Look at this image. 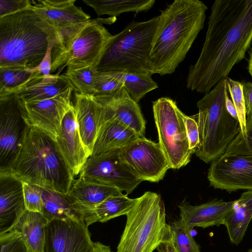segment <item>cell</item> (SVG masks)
<instances>
[{
	"instance_id": "obj_1",
	"label": "cell",
	"mask_w": 252,
	"mask_h": 252,
	"mask_svg": "<svg viewBox=\"0 0 252 252\" xmlns=\"http://www.w3.org/2000/svg\"><path fill=\"white\" fill-rule=\"evenodd\" d=\"M199 56L191 64L187 88L206 94L228 77L252 42V0H216Z\"/></svg>"
},
{
	"instance_id": "obj_2",
	"label": "cell",
	"mask_w": 252,
	"mask_h": 252,
	"mask_svg": "<svg viewBox=\"0 0 252 252\" xmlns=\"http://www.w3.org/2000/svg\"><path fill=\"white\" fill-rule=\"evenodd\" d=\"M207 5L199 0H175L161 11L150 54L151 72L174 73L203 29Z\"/></svg>"
},
{
	"instance_id": "obj_3",
	"label": "cell",
	"mask_w": 252,
	"mask_h": 252,
	"mask_svg": "<svg viewBox=\"0 0 252 252\" xmlns=\"http://www.w3.org/2000/svg\"><path fill=\"white\" fill-rule=\"evenodd\" d=\"M58 41V32L31 6L0 17V68L32 69Z\"/></svg>"
},
{
	"instance_id": "obj_4",
	"label": "cell",
	"mask_w": 252,
	"mask_h": 252,
	"mask_svg": "<svg viewBox=\"0 0 252 252\" xmlns=\"http://www.w3.org/2000/svg\"><path fill=\"white\" fill-rule=\"evenodd\" d=\"M10 171L23 182L64 194L68 193L74 181L56 141L30 126Z\"/></svg>"
},
{
	"instance_id": "obj_5",
	"label": "cell",
	"mask_w": 252,
	"mask_h": 252,
	"mask_svg": "<svg viewBox=\"0 0 252 252\" xmlns=\"http://www.w3.org/2000/svg\"><path fill=\"white\" fill-rule=\"evenodd\" d=\"M227 91L226 78L197 102L198 113L191 116L197 124L199 135L200 143L195 154L206 163L221 155L241 131L239 122L226 109Z\"/></svg>"
},
{
	"instance_id": "obj_6",
	"label": "cell",
	"mask_w": 252,
	"mask_h": 252,
	"mask_svg": "<svg viewBox=\"0 0 252 252\" xmlns=\"http://www.w3.org/2000/svg\"><path fill=\"white\" fill-rule=\"evenodd\" d=\"M116 20V17H98L58 31L59 41L52 52L51 72L58 69L60 72L65 66L70 69L96 67L113 35L103 25H111Z\"/></svg>"
},
{
	"instance_id": "obj_7",
	"label": "cell",
	"mask_w": 252,
	"mask_h": 252,
	"mask_svg": "<svg viewBox=\"0 0 252 252\" xmlns=\"http://www.w3.org/2000/svg\"><path fill=\"white\" fill-rule=\"evenodd\" d=\"M159 20V15L146 21H133L112 35L96 67L97 71L151 73L150 54Z\"/></svg>"
},
{
	"instance_id": "obj_8",
	"label": "cell",
	"mask_w": 252,
	"mask_h": 252,
	"mask_svg": "<svg viewBox=\"0 0 252 252\" xmlns=\"http://www.w3.org/2000/svg\"><path fill=\"white\" fill-rule=\"evenodd\" d=\"M126 216L117 252H153L171 237L164 202L157 193L147 191L135 198Z\"/></svg>"
},
{
	"instance_id": "obj_9",
	"label": "cell",
	"mask_w": 252,
	"mask_h": 252,
	"mask_svg": "<svg viewBox=\"0 0 252 252\" xmlns=\"http://www.w3.org/2000/svg\"><path fill=\"white\" fill-rule=\"evenodd\" d=\"M153 111L158 143L170 168L187 165L194 153L189 149L183 112L170 98L162 97L153 102Z\"/></svg>"
},
{
	"instance_id": "obj_10",
	"label": "cell",
	"mask_w": 252,
	"mask_h": 252,
	"mask_svg": "<svg viewBox=\"0 0 252 252\" xmlns=\"http://www.w3.org/2000/svg\"><path fill=\"white\" fill-rule=\"evenodd\" d=\"M210 186L228 192L252 190V151L240 131L223 153L212 162L207 174Z\"/></svg>"
},
{
	"instance_id": "obj_11",
	"label": "cell",
	"mask_w": 252,
	"mask_h": 252,
	"mask_svg": "<svg viewBox=\"0 0 252 252\" xmlns=\"http://www.w3.org/2000/svg\"><path fill=\"white\" fill-rule=\"evenodd\" d=\"M21 100L15 94L0 97V171H8L29 128Z\"/></svg>"
},
{
	"instance_id": "obj_12",
	"label": "cell",
	"mask_w": 252,
	"mask_h": 252,
	"mask_svg": "<svg viewBox=\"0 0 252 252\" xmlns=\"http://www.w3.org/2000/svg\"><path fill=\"white\" fill-rule=\"evenodd\" d=\"M79 177L117 188L126 195L131 193L142 182L122 159L119 150L89 157Z\"/></svg>"
},
{
	"instance_id": "obj_13",
	"label": "cell",
	"mask_w": 252,
	"mask_h": 252,
	"mask_svg": "<svg viewBox=\"0 0 252 252\" xmlns=\"http://www.w3.org/2000/svg\"><path fill=\"white\" fill-rule=\"evenodd\" d=\"M119 152L123 161L142 181L158 183L170 168L159 144L145 137H139Z\"/></svg>"
},
{
	"instance_id": "obj_14",
	"label": "cell",
	"mask_w": 252,
	"mask_h": 252,
	"mask_svg": "<svg viewBox=\"0 0 252 252\" xmlns=\"http://www.w3.org/2000/svg\"><path fill=\"white\" fill-rule=\"evenodd\" d=\"M94 242L82 220H52L45 228L43 252H92Z\"/></svg>"
},
{
	"instance_id": "obj_15",
	"label": "cell",
	"mask_w": 252,
	"mask_h": 252,
	"mask_svg": "<svg viewBox=\"0 0 252 252\" xmlns=\"http://www.w3.org/2000/svg\"><path fill=\"white\" fill-rule=\"evenodd\" d=\"M73 91L71 87L49 99L27 102L21 101L29 126L46 133L55 140L65 115L73 104L71 101Z\"/></svg>"
},
{
	"instance_id": "obj_16",
	"label": "cell",
	"mask_w": 252,
	"mask_h": 252,
	"mask_svg": "<svg viewBox=\"0 0 252 252\" xmlns=\"http://www.w3.org/2000/svg\"><path fill=\"white\" fill-rule=\"evenodd\" d=\"M94 97L101 105V118L117 119L139 137H145L146 121L140 107L130 97L124 87L113 94Z\"/></svg>"
},
{
	"instance_id": "obj_17",
	"label": "cell",
	"mask_w": 252,
	"mask_h": 252,
	"mask_svg": "<svg viewBox=\"0 0 252 252\" xmlns=\"http://www.w3.org/2000/svg\"><path fill=\"white\" fill-rule=\"evenodd\" d=\"M26 210L22 180L11 171H0V234L10 231Z\"/></svg>"
},
{
	"instance_id": "obj_18",
	"label": "cell",
	"mask_w": 252,
	"mask_h": 252,
	"mask_svg": "<svg viewBox=\"0 0 252 252\" xmlns=\"http://www.w3.org/2000/svg\"><path fill=\"white\" fill-rule=\"evenodd\" d=\"M55 141L73 176L79 174L89 156L80 135L74 104L65 115Z\"/></svg>"
},
{
	"instance_id": "obj_19",
	"label": "cell",
	"mask_w": 252,
	"mask_h": 252,
	"mask_svg": "<svg viewBox=\"0 0 252 252\" xmlns=\"http://www.w3.org/2000/svg\"><path fill=\"white\" fill-rule=\"evenodd\" d=\"M76 0H31V8L57 32L75 24L91 20V16L81 7L75 5Z\"/></svg>"
},
{
	"instance_id": "obj_20",
	"label": "cell",
	"mask_w": 252,
	"mask_h": 252,
	"mask_svg": "<svg viewBox=\"0 0 252 252\" xmlns=\"http://www.w3.org/2000/svg\"><path fill=\"white\" fill-rule=\"evenodd\" d=\"M235 200L225 201L215 199L198 205L182 202L178 207L180 219L190 229L194 227L206 228L225 225V220L233 208Z\"/></svg>"
},
{
	"instance_id": "obj_21",
	"label": "cell",
	"mask_w": 252,
	"mask_h": 252,
	"mask_svg": "<svg viewBox=\"0 0 252 252\" xmlns=\"http://www.w3.org/2000/svg\"><path fill=\"white\" fill-rule=\"evenodd\" d=\"M74 105L80 135L87 153L90 157L100 126L101 107L94 96L76 92Z\"/></svg>"
},
{
	"instance_id": "obj_22",
	"label": "cell",
	"mask_w": 252,
	"mask_h": 252,
	"mask_svg": "<svg viewBox=\"0 0 252 252\" xmlns=\"http://www.w3.org/2000/svg\"><path fill=\"white\" fill-rule=\"evenodd\" d=\"M33 72L27 82L13 93L22 102L49 99L72 87L63 74H51L46 76L37 72Z\"/></svg>"
},
{
	"instance_id": "obj_23",
	"label": "cell",
	"mask_w": 252,
	"mask_h": 252,
	"mask_svg": "<svg viewBox=\"0 0 252 252\" xmlns=\"http://www.w3.org/2000/svg\"><path fill=\"white\" fill-rule=\"evenodd\" d=\"M138 137L133 130L118 120L101 117L92 155L120 150Z\"/></svg>"
},
{
	"instance_id": "obj_24",
	"label": "cell",
	"mask_w": 252,
	"mask_h": 252,
	"mask_svg": "<svg viewBox=\"0 0 252 252\" xmlns=\"http://www.w3.org/2000/svg\"><path fill=\"white\" fill-rule=\"evenodd\" d=\"M114 186L91 182L79 177L74 180L68 195L86 210H92L111 196L122 195Z\"/></svg>"
},
{
	"instance_id": "obj_25",
	"label": "cell",
	"mask_w": 252,
	"mask_h": 252,
	"mask_svg": "<svg viewBox=\"0 0 252 252\" xmlns=\"http://www.w3.org/2000/svg\"><path fill=\"white\" fill-rule=\"evenodd\" d=\"M40 189L43 203L41 213L48 221L55 219H77L84 221L86 211L67 194L42 188Z\"/></svg>"
},
{
	"instance_id": "obj_26",
	"label": "cell",
	"mask_w": 252,
	"mask_h": 252,
	"mask_svg": "<svg viewBox=\"0 0 252 252\" xmlns=\"http://www.w3.org/2000/svg\"><path fill=\"white\" fill-rule=\"evenodd\" d=\"M48 222L41 213L26 210L11 230L21 234L31 252H43Z\"/></svg>"
},
{
	"instance_id": "obj_27",
	"label": "cell",
	"mask_w": 252,
	"mask_h": 252,
	"mask_svg": "<svg viewBox=\"0 0 252 252\" xmlns=\"http://www.w3.org/2000/svg\"><path fill=\"white\" fill-rule=\"evenodd\" d=\"M252 219V190H248L235 200L225 220L224 225L232 243L238 245L242 241Z\"/></svg>"
},
{
	"instance_id": "obj_28",
	"label": "cell",
	"mask_w": 252,
	"mask_h": 252,
	"mask_svg": "<svg viewBox=\"0 0 252 252\" xmlns=\"http://www.w3.org/2000/svg\"><path fill=\"white\" fill-rule=\"evenodd\" d=\"M134 199L126 194L111 196L89 210L84 220L89 226L96 222H104L113 218L126 215L133 205Z\"/></svg>"
},
{
	"instance_id": "obj_29",
	"label": "cell",
	"mask_w": 252,
	"mask_h": 252,
	"mask_svg": "<svg viewBox=\"0 0 252 252\" xmlns=\"http://www.w3.org/2000/svg\"><path fill=\"white\" fill-rule=\"evenodd\" d=\"M91 7L98 17L103 15L117 17L125 12H140L150 9L155 0H83Z\"/></svg>"
},
{
	"instance_id": "obj_30",
	"label": "cell",
	"mask_w": 252,
	"mask_h": 252,
	"mask_svg": "<svg viewBox=\"0 0 252 252\" xmlns=\"http://www.w3.org/2000/svg\"><path fill=\"white\" fill-rule=\"evenodd\" d=\"M96 71L95 66L90 65L74 69L67 68L63 75L76 93L94 96L95 94L94 82Z\"/></svg>"
},
{
	"instance_id": "obj_31",
	"label": "cell",
	"mask_w": 252,
	"mask_h": 252,
	"mask_svg": "<svg viewBox=\"0 0 252 252\" xmlns=\"http://www.w3.org/2000/svg\"><path fill=\"white\" fill-rule=\"evenodd\" d=\"M151 73H126L124 87L130 97L138 103L149 92L158 87Z\"/></svg>"
},
{
	"instance_id": "obj_32",
	"label": "cell",
	"mask_w": 252,
	"mask_h": 252,
	"mask_svg": "<svg viewBox=\"0 0 252 252\" xmlns=\"http://www.w3.org/2000/svg\"><path fill=\"white\" fill-rule=\"evenodd\" d=\"M33 73L30 70L21 68H0V97L13 94Z\"/></svg>"
},
{
	"instance_id": "obj_33",
	"label": "cell",
	"mask_w": 252,
	"mask_h": 252,
	"mask_svg": "<svg viewBox=\"0 0 252 252\" xmlns=\"http://www.w3.org/2000/svg\"><path fill=\"white\" fill-rule=\"evenodd\" d=\"M172 241L177 252H201L199 245L180 218L169 224Z\"/></svg>"
},
{
	"instance_id": "obj_34",
	"label": "cell",
	"mask_w": 252,
	"mask_h": 252,
	"mask_svg": "<svg viewBox=\"0 0 252 252\" xmlns=\"http://www.w3.org/2000/svg\"><path fill=\"white\" fill-rule=\"evenodd\" d=\"M126 73L117 71H97L94 76V96L108 95L119 91L124 87Z\"/></svg>"
},
{
	"instance_id": "obj_35",
	"label": "cell",
	"mask_w": 252,
	"mask_h": 252,
	"mask_svg": "<svg viewBox=\"0 0 252 252\" xmlns=\"http://www.w3.org/2000/svg\"><path fill=\"white\" fill-rule=\"evenodd\" d=\"M226 80L228 91L236 110L241 131L246 140V114L242 84L241 82L232 80L228 77H226Z\"/></svg>"
},
{
	"instance_id": "obj_36",
	"label": "cell",
	"mask_w": 252,
	"mask_h": 252,
	"mask_svg": "<svg viewBox=\"0 0 252 252\" xmlns=\"http://www.w3.org/2000/svg\"><path fill=\"white\" fill-rule=\"evenodd\" d=\"M0 252H31L21 234L13 230L0 234Z\"/></svg>"
},
{
	"instance_id": "obj_37",
	"label": "cell",
	"mask_w": 252,
	"mask_h": 252,
	"mask_svg": "<svg viewBox=\"0 0 252 252\" xmlns=\"http://www.w3.org/2000/svg\"><path fill=\"white\" fill-rule=\"evenodd\" d=\"M23 190L26 209L41 213L43 203L40 188L23 182Z\"/></svg>"
},
{
	"instance_id": "obj_38",
	"label": "cell",
	"mask_w": 252,
	"mask_h": 252,
	"mask_svg": "<svg viewBox=\"0 0 252 252\" xmlns=\"http://www.w3.org/2000/svg\"><path fill=\"white\" fill-rule=\"evenodd\" d=\"M182 117L185 124L189 149L195 153L200 143L197 124L191 116H187L183 113Z\"/></svg>"
},
{
	"instance_id": "obj_39",
	"label": "cell",
	"mask_w": 252,
	"mask_h": 252,
	"mask_svg": "<svg viewBox=\"0 0 252 252\" xmlns=\"http://www.w3.org/2000/svg\"><path fill=\"white\" fill-rule=\"evenodd\" d=\"M31 4L30 0H0V17L29 8Z\"/></svg>"
},
{
	"instance_id": "obj_40",
	"label": "cell",
	"mask_w": 252,
	"mask_h": 252,
	"mask_svg": "<svg viewBox=\"0 0 252 252\" xmlns=\"http://www.w3.org/2000/svg\"><path fill=\"white\" fill-rule=\"evenodd\" d=\"M241 83L246 107V123L252 122V81Z\"/></svg>"
},
{
	"instance_id": "obj_41",
	"label": "cell",
	"mask_w": 252,
	"mask_h": 252,
	"mask_svg": "<svg viewBox=\"0 0 252 252\" xmlns=\"http://www.w3.org/2000/svg\"><path fill=\"white\" fill-rule=\"evenodd\" d=\"M54 44H50L46 54L40 63L35 68L30 70L32 72H37L46 76H50L52 70V52Z\"/></svg>"
},
{
	"instance_id": "obj_42",
	"label": "cell",
	"mask_w": 252,
	"mask_h": 252,
	"mask_svg": "<svg viewBox=\"0 0 252 252\" xmlns=\"http://www.w3.org/2000/svg\"><path fill=\"white\" fill-rule=\"evenodd\" d=\"M158 252H177L171 237L162 242L157 249Z\"/></svg>"
},
{
	"instance_id": "obj_43",
	"label": "cell",
	"mask_w": 252,
	"mask_h": 252,
	"mask_svg": "<svg viewBox=\"0 0 252 252\" xmlns=\"http://www.w3.org/2000/svg\"><path fill=\"white\" fill-rule=\"evenodd\" d=\"M225 99L226 108L228 112L234 119L239 122L236 110L232 101L229 97L228 91L225 93Z\"/></svg>"
},
{
	"instance_id": "obj_44",
	"label": "cell",
	"mask_w": 252,
	"mask_h": 252,
	"mask_svg": "<svg viewBox=\"0 0 252 252\" xmlns=\"http://www.w3.org/2000/svg\"><path fill=\"white\" fill-rule=\"evenodd\" d=\"M246 124L247 137L245 141L248 147L252 151V122Z\"/></svg>"
},
{
	"instance_id": "obj_45",
	"label": "cell",
	"mask_w": 252,
	"mask_h": 252,
	"mask_svg": "<svg viewBox=\"0 0 252 252\" xmlns=\"http://www.w3.org/2000/svg\"><path fill=\"white\" fill-rule=\"evenodd\" d=\"M92 252H112V251L109 246L103 244L100 242H95Z\"/></svg>"
},
{
	"instance_id": "obj_46",
	"label": "cell",
	"mask_w": 252,
	"mask_h": 252,
	"mask_svg": "<svg viewBox=\"0 0 252 252\" xmlns=\"http://www.w3.org/2000/svg\"><path fill=\"white\" fill-rule=\"evenodd\" d=\"M248 72L252 77V50L250 52V58L248 65Z\"/></svg>"
},
{
	"instance_id": "obj_47",
	"label": "cell",
	"mask_w": 252,
	"mask_h": 252,
	"mask_svg": "<svg viewBox=\"0 0 252 252\" xmlns=\"http://www.w3.org/2000/svg\"><path fill=\"white\" fill-rule=\"evenodd\" d=\"M247 252H252V249L249 250V251Z\"/></svg>"
}]
</instances>
